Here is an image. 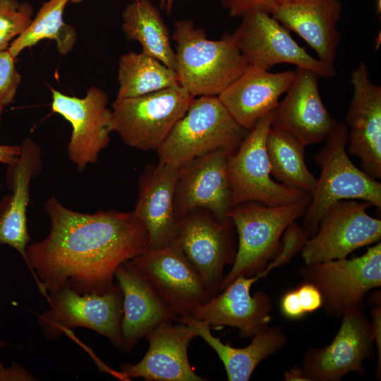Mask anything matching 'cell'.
I'll use <instances>...</instances> for the list:
<instances>
[{
  "instance_id": "cell-12",
  "label": "cell",
  "mask_w": 381,
  "mask_h": 381,
  "mask_svg": "<svg viewBox=\"0 0 381 381\" xmlns=\"http://www.w3.org/2000/svg\"><path fill=\"white\" fill-rule=\"evenodd\" d=\"M241 18V23L231 35L249 66L269 70L286 63L311 70L320 78L335 76L334 66L309 54L268 13L254 11Z\"/></svg>"
},
{
  "instance_id": "cell-25",
  "label": "cell",
  "mask_w": 381,
  "mask_h": 381,
  "mask_svg": "<svg viewBox=\"0 0 381 381\" xmlns=\"http://www.w3.org/2000/svg\"><path fill=\"white\" fill-rule=\"evenodd\" d=\"M42 169L40 147L31 140H25L16 162L8 165L6 183L11 194L0 202V245L15 248L26 262L30 241L26 211L30 202L31 179Z\"/></svg>"
},
{
  "instance_id": "cell-27",
  "label": "cell",
  "mask_w": 381,
  "mask_h": 381,
  "mask_svg": "<svg viewBox=\"0 0 381 381\" xmlns=\"http://www.w3.org/2000/svg\"><path fill=\"white\" fill-rule=\"evenodd\" d=\"M122 29L128 40L138 42L142 52L176 71V54L159 9L150 0H135L122 13Z\"/></svg>"
},
{
  "instance_id": "cell-21",
  "label": "cell",
  "mask_w": 381,
  "mask_h": 381,
  "mask_svg": "<svg viewBox=\"0 0 381 381\" xmlns=\"http://www.w3.org/2000/svg\"><path fill=\"white\" fill-rule=\"evenodd\" d=\"M260 279L241 276L207 302L195 307L190 315L211 327L237 328L241 337H251L269 325L272 310L271 297L263 291L250 295L252 285Z\"/></svg>"
},
{
  "instance_id": "cell-28",
  "label": "cell",
  "mask_w": 381,
  "mask_h": 381,
  "mask_svg": "<svg viewBox=\"0 0 381 381\" xmlns=\"http://www.w3.org/2000/svg\"><path fill=\"white\" fill-rule=\"evenodd\" d=\"M305 145L293 135L271 128L266 149L270 174L275 181L291 188L313 194L317 179L305 161Z\"/></svg>"
},
{
  "instance_id": "cell-44",
  "label": "cell",
  "mask_w": 381,
  "mask_h": 381,
  "mask_svg": "<svg viewBox=\"0 0 381 381\" xmlns=\"http://www.w3.org/2000/svg\"><path fill=\"white\" fill-rule=\"evenodd\" d=\"M3 108H4V107H2L0 106V114H1V111H2V110H3Z\"/></svg>"
},
{
  "instance_id": "cell-24",
  "label": "cell",
  "mask_w": 381,
  "mask_h": 381,
  "mask_svg": "<svg viewBox=\"0 0 381 381\" xmlns=\"http://www.w3.org/2000/svg\"><path fill=\"white\" fill-rule=\"evenodd\" d=\"M179 170V167L159 162L148 165L139 179L133 212L147 231L148 248L169 245L175 238L177 219L174 202Z\"/></svg>"
},
{
  "instance_id": "cell-33",
  "label": "cell",
  "mask_w": 381,
  "mask_h": 381,
  "mask_svg": "<svg viewBox=\"0 0 381 381\" xmlns=\"http://www.w3.org/2000/svg\"><path fill=\"white\" fill-rule=\"evenodd\" d=\"M21 76L15 66V58L8 49L0 52V106L10 104L16 94Z\"/></svg>"
},
{
  "instance_id": "cell-10",
  "label": "cell",
  "mask_w": 381,
  "mask_h": 381,
  "mask_svg": "<svg viewBox=\"0 0 381 381\" xmlns=\"http://www.w3.org/2000/svg\"><path fill=\"white\" fill-rule=\"evenodd\" d=\"M235 231L231 218L219 222L202 210L188 212L177 220L172 243L190 261L212 296L219 293L224 267L235 261Z\"/></svg>"
},
{
  "instance_id": "cell-17",
  "label": "cell",
  "mask_w": 381,
  "mask_h": 381,
  "mask_svg": "<svg viewBox=\"0 0 381 381\" xmlns=\"http://www.w3.org/2000/svg\"><path fill=\"white\" fill-rule=\"evenodd\" d=\"M353 95L346 116L347 153L357 157L361 169L381 179V87L370 78L367 64L361 61L351 73Z\"/></svg>"
},
{
  "instance_id": "cell-3",
  "label": "cell",
  "mask_w": 381,
  "mask_h": 381,
  "mask_svg": "<svg viewBox=\"0 0 381 381\" xmlns=\"http://www.w3.org/2000/svg\"><path fill=\"white\" fill-rule=\"evenodd\" d=\"M311 197L308 193L296 202L276 207L249 201L231 207L228 217L238 235L237 252L219 293L241 276L253 277L265 270L279 251L284 230L304 215Z\"/></svg>"
},
{
  "instance_id": "cell-15",
  "label": "cell",
  "mask_w": 381,
  "mask_h": 381,
  "mask_svg": "<svg viewBox=\"0 0 381 381\" xmlns=\"http://www.w3.org/2000/svg\"><path fill=\"white\" fill-rule=\"evenodd\" d=\"M332 341L311 349L301 369L307 381H338L350 372L363 374V362L375 356L371 322L363 310L345 313Z\"/></svg>"
},
{
  "instance_id": "cell-29",
  "label": "cell",
  "mask_w": 381,
  "mask_h": 381,
  "mask_svg": "<svg viewBox=\"0 0 381 381\" xmlns=\"http://www.w3.org/2000/svg\"><path fill=\"white\" fill-rule=\"evenodd\" d=\"M116 99L134 97L179 85L175 71L143 52H128L119 61Z\"/></svg>"
},
{
  "instance_id": "cell-18",
  "label": "cell",
  "mask_w": 381,
  "mask_h": 381,
  "mask_svg": "<svg viewBox=\"0 0 381 381\" xmlns=\"http://www.w3.org/2000/svg\"><path fill=\"white\" fill-rule=\"evenodd\" d=\"M292 84L274 111L271 128L289 133L303 145L325 140L337 121L320 97V76L308 68L296 67Z\"/></svg>"
},
{
  "instance_id": "cell-31",
  "label": "cell",
  "mask_w": 381,
  "mask_h": 381,
  "mask_svg": "<svg viewBox=\"0 0 381 381\" xmlns=\"http://www.w3.org/2000/svg\"><path fill=\"white\" fill-rule=\"evenodd\" d=\"M32 12L28 3L0 0V52L8 49L11 40L28 29Z\"/></svg>"
},
{
  "instance_id": "cell-37",
  "label": "cell",
  "mask_w": 381,
  "mask_h": 381,
  "mask_svg": "<svg viewBox=\"0 0 381 381\" xmlns=\"http://www.w3.org/2000/svg\"><path fill=\"white\" fill-rule=\"evenodd\" d=\"M35 377L25 368L13 362L8 368L0 362V381H30Z\"/></svg>"
},
{
  "instance_id": "cell-40",
  "label": "cell",
  "mask_w": 381,
  "mask_h": 381,
  "mask_svg": "<svg viewBox=\"0 0 381 381\" xmlns=\"http://www.w3.org/2000/svg\"><path fill=\"white\" fill-rule=\"evenodd\" d=\"M284 376L285 380L289 381H307L303 375L301 369L296 366L294 367L289 371L286 372Z\"/></svg>"
},
{
  "instance_id": "cell-4",
  "label": "cell",
  "mask_w": 381,
  "mask_h": 381,
  "mask_svg": "<svg viewBox=\"0 0 381 381\" xmlns=\"http://www.w3.org/2000/svg\"><path fill=\"white\" fill-rule=\"evenodd\" d=\"M325 140L315 157L321 172L302 226L309 238L316 234L320 219L337 201L359 200L381 209V183L356 167L348 155L345 122H337Z\"/></svg>"
},
{
  "instance_id": "cell-39",
  "label": "cell",
  "mask_w": 381,
  "mask_h": 381,
  "mask_svg": "<svg viewBox=\"0 0 381 381\" xmlns=\"http://www.w3.org/2000/svg\"><path fill=\"white\" fill-rule=\"evenodd\" d=\"M20 153V145H0V162L8 165L14 164Z\"/></svg>"
},
{
  "instance_id": "cell-45",
  "label": "cell",
  "mask_w": 381,
  "mask_h": 381,
  "mask_svg": "<svg viewBox=\"0 0 381 381\" xmlns=\"http://www.w3.org/2000/svg\"><path fill=\"white\" fill-rule=\"evenodd\" d=\"M1 184L0 183V190H1Z\"/></svg>"
},
{
  "instance_id": "cell-11",
  "label": "cell",
  "mask_w": 381,
  "mask_h": 381,
  "mask_svg": "<svg viewBox=\"0 0 381 381\" xmlns=\"http://www.w3.org/2000/svg\"><path fill=\"white\" fill-rule=\"evenodd\" d=\"M371 206L356 200L331 205L320 219L316 234L301 250L305 264L345 258L355 250L378 242L381 220L367 213Z\"/></svg>"
},
{
  "instance_id": "cell-19",
  "label": "cell",
  "mask_w": 381,
  "mask_h": 381,
  "mask_svg": "<svg viewBox=\"0 0 381 381\" xmlns=\"http://www.w3.org/2000/svg\"><path fill=\"white\" fill-rule=\"evenodd\" d=\"M175 321L162 322L145 338L149 349L143 359L136 364L121 366L123 378L141 377L148 381H204L189 363L188 348L190 342L198 337L191 327Z\"/></svg>"
},
{
  "instance_id": "cell-9",
  "label": "cell",
  "mask_w": 381,
  "mask_h": 381,
  "mask_svg": "<svg viewBox=\"0 0 381 381\" xmlns=\"http://www.w3.org/2000/svg\"><path fill=\"white\" fill-rule=\"evenodd\" d=\"M299 272L320 292L326 313L341 318L349 311L363 310L367 294L381 286V243L349 260L305 264Z\"/></svg>"
},
{
  "instance_id": "cell-2",
  "label": "cell",
  "mask_w": 381,
  "mask_h": 381,
  "mask_svg": "<svg viewBox=\"0 0 381 381\" xmlns=\"http://www.w3.org/2000/svg\"><path fill=\"white\" fill-rule=\"evenodd\" d=\"M174 27L178 81L194 97L218 96L249 66L231 34L210 40L190 20H178Z\"/></svg>"
},
{
  "instance_id": "cell-8",
  "label": "cell",
  "mask_w": 381,
  "mask_h": 381,
  "mask_svg": "<svg viewBox=\"0 0 381 381\" xmlns=\"http://www.w3.org/2000/svg\"><path fill=\"white\" fill-rule=\"evenodd\" d=\"M274 111L258 121L229 157L227 171L231 207L249 201L269 207L281 206L296 202L308 194L271 178L266 140Z\"/></svg>"
},
{
  "instance_id": "cell-16",
  "label": "cell",
  "mask_w": 381,
  "mask_h": 381,
  "mask_svg": "<svg viewBox=\"0 0 381 381\" xmlns=\"http://www.w3.org/2000/svg\"><path fill=\"white\" fill-rule=\"evenodd\" d=\"M233 153L218 150L180 168L174 202L177 220L198 210L207 211L219 222L229 219L231 207L227 167Z\"/></svg>"
},
{
  "instance_id": "cell-1",
  "label": "cell",
  "mask_w": 381,
  "mask_h": 381,
  "mask_svg": "<svg viewBox=\"0 0 381 381\" xmlns=\"http://www.w3.org/2000/svg\"><path fill=\"white\" fill-rule=\"evenodd\" d=\"M44 208L50 232L27 246L25 263L46 299L63 287L104 294L114 284L117 267L148 248L147 231L133 211L80 213L54 197Z\"/></svg>"
},
{
  "instance_id": "cell-36",
  "label": "cell",
  "mask_w": 381,
  "mask_h": 381,
  "mask_svg": "<svg viewBox=\"0 0 381 381\" xmlns=\"http://www.w3.org/2000/svg\"><path fill=\"white\" fill-rule=\"evenodd\" d=\"M280 308L282 313L290 319H298L306 314L299 303L296 289L283 295Z\"/></svg>"
},
{
  "instance_id": "cell-38",
  "label": "cell",
  "mask_w": 381,
  "mask_h": 381,
  "mask_svg": "<svg viewBox=\"0 0 381 381\" xmlns=\"http://www.w3.org/2000/svg\"><path fill=\"white\" fill-rule=\"evenodd\" d=\"M372 334L374 343L376 344L378 351V362L376 373L380 374L381 368V308L380 306H376L372 310Z\"/></svg>"
},
{
  "instance_id": "cell-22",
  "label": "cell",
  "mask_w": 381,
  "mask_h": 381,
  "mask_svg": "<svg viewBox=\"0 0 381 381\" xmlns=\"http://www.w3.org/2000/svg\"><path fill=\"white\" fill-rule=\"evenodd\" d=\"M114 277L123 293L122 351L133 349L141 339L162 322H176L178 317L131 260L117 267Z\"/></svg>"
},
{
  "instance_id": "cell-20",
  "label": "cell",
  "mask_w": 381,
  "mask_h": 381,
  "mask_svg": "<svg viewBox=\"0 0 381 381\" xmlns=\"http://www.w3.org/2000/svg\"><path fill=\"white\" fill-rule=\"evenodd\" d=\"M341 9L339 0H273L263 11L298 35L320 61L334 66L340 42L337 24Z\"/></svg>"
},
{
  "instance_id": "cell-7",
  "label": "cell",
  "mask_w": 381,
  "mask_h": 381,
  "mask_svg": "<svg viewBox=\"0 0 381 381\" xmlns=\"http://www.w3.org/2000/svg\"><path fill=\"white\" fill-rule=\"evenodd\" d=\"M47 300L50 309L37 315L47 339H58L82 327L103 335L122 349L123 293L119 283L104 294H80L63 287L49 293Z\"/></svg>"
},
{
  "instance_id": "cell-6",
  "label": "cell",
  "mask_w": 381,
  "mask_h": 381,
  "mask_svg": "<svg viewBox=\"0 0 381 381\" xmlns=\"http://www.w3.org/2000/svg\"><path fill=\"white\" fill-rule=\"evenodd\" d=\"M195 97L180 85L115 99L114 131L129 147L157 150Z\"/></svg>"
},
{
  "instance_id": "cell-35",
  "label": "cell",
  "mask_w": 381,
  "mask_h": 381,
  "mask_svg": "<svg viewBox=\"0 0 381 381\" xmlns=\"http://www.w3.org/2000/svg\"><path fill=\"white\" fill-rule=\"evenodd\" d=\"M273 0H222V4L232 18L243 17L254 11H263Z\"/></svg>"
},
{
  "instance_id": "cell-43",
  "label": "cell",
  "mask_w": 381,
  "mask_h": 381,
  "mask_svg": "<svg viewBox=\"0 0 381 381\" xmlns=\"http://www.w3.org/2000/svg\"><path fill=\"white\" fill-rule=\"evenodd\" d=\"M6 344L1 341H0V346H5Z\"/></svg>"
},
{
  "instance_id": "cell-30",
  "label": "cell",
  "mask_w": 381,
  "mask_h": 381,
  "mask_svg": "<svg viewBox=\"0 0 381 381\" xmlns=\"http://www.w3.org/2000/svg\"><path fill=\"white\" fill-rule=\"evenodd\" d=\"M70 0H49L44 3L28 29L9 46L8 51L16 58L24 49L40 40H54L61 54L69 53L77 40L73 27L63 20V13Z\"/></svg>"
},
{
  "instance_id": "cell-14",
  "label": "cell",
  "mask_w": 381,
  "mask_h": 381,
  "mask_svg": "<svg viewBox=\"0 0 381 381\" xmlns=\"http://www.w3.org/2000/svg\"><path fill=\"white\" fill-rule=\"evenodd\" d=\"M52 109L70 122L73 131L68 155L78 170L97 162L100 152L110 142L114 131L112 111L107 106L108 97L102 89L92 87L85 97H70L52 89Z\"/></svg>"
},
{
  "instance_id": "cell-34",
  "label": "cell",
  "mask_w": 381,
  "mask_h": 381,
  "mask_svg": "<svg viewBox=\"0 0 381 381\" xmlns=\"http://www.w3.org/2000/svg\"><path fill=\"white\" fill-rule=\"evenodd\" d=\"M296 291L299 303L305 313L316 311L322 306V298L318 288L313 284L304 281Z\"/></svg>"
},
{
  "instance_id": "cell-13",
  "label": "cell",
  "mask_w": 381,
  "mask_h": 381,
  "mask_svg": "<svg viewBox=\"0 0 381 381\" xmlns=\"http://www.w3.org/2000/svg\"><path fill=\"white\" fill-rule=\"evenodd\" d=\"M177 317L212 297L200 276L174 243L147 248L131 260Z\"/></svg>"
},
{
  "instance_id": "cell-5",
  "label": "cell",
  "mask_w": 381,
  "mask_h": 381,
  "mask_svg": "<svg viewBox=\"0 0 381 381\" xmlns=\"http://www.w3.org/2000/svg\"><path fill=\"white\" fill-rule=\"evenodd\" d=\"M248 133L217 96L195 97L157 150L159 162L181 168L218 150L234 152Z\"/></svg>"
},
{
  "instance_id": "cell-41",
  "label": "cell",
  "mask_w": 381,
  "mask_h": 381,
  "mask_svg": "<svg viewBox=\"0 0 381 381\" xmlns=\"http://www.w3.org/2000/svg\"><path fill=\"white\" fill-rule=\"evenodd\" d=\"M175 0H159V8L167 14H171Z\"/></svg>"
},
{
  "instance_id": "cell-32",
  "label": "cell",
  "mask_w": 381,
  "mask_h": 381,
  "mask_svg": "<svg viewBox=\"0 0 381 381\" xmlns=\"http://www.w3.org/2000/svg\"><path fill=\"white\" fill-rule=\"evenodd\" d=\"M309 236L303 226L295 222L284 230L280 247L275 257L267 265L265 270L270 272L274 268L288 263L299 251H301Z\"/></svg>"
},
{
  "instance_id": "cell-26",
  "label": "cell",
  "mask_w": 381,
  "mask_h": 381,
  "mask_svg": "<svg viewBox=\"0 0 381 381\" xmlns=\"http://www.w3.org/2000/svg\"><path fill=\"white\" fill-rule=\"evenodd\" d=\"M176 321L193 328L215 351L224 364L229 381L249 380L258 364L281 349L286 339L281 327L268 325L251 337L248 346L234 348L214 337L208 324L190 315H180Z\"/></svg>"
},
{
  "instance_id": "cell-42",
  "label": "cell",
  "mask_w": 381,
  "mask_h": 381,
  "mask_svg": "<svg viewBox=\"0 0 381 381\" xmlns=\"http://www.w3.org/2000/svg\"><path fill=\"white\" fill-rule=\"evenodd\" d=\"M83 0H70L71 3H80L83 1Z\"/></svg>"
},
{
  "instance_id": "cell-23",
  "label": "cell",
  "mask_w": 381,
  "mask_h": 381,
  "mask_svg": "<svg viewBox=\"0 0 381 381\" xmlns=\"http://www.w3.org/2000/svg\"><path fill=\"white\" fill-rule=\"evenodd\" d=\"M294 77V71L271 73L249 66L217 97L236 122L250 131L262 116L277 108Z\"/></svg>"
}]
</instances>
